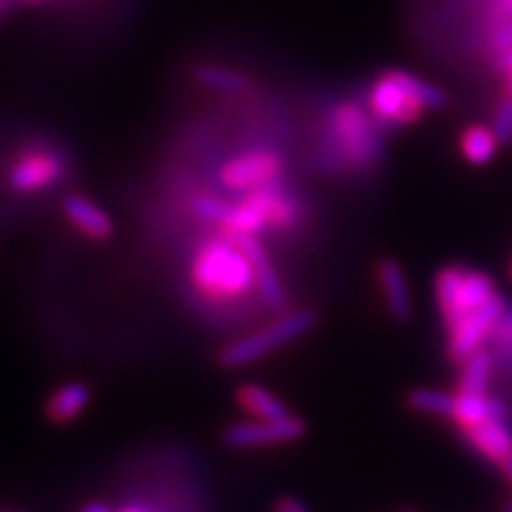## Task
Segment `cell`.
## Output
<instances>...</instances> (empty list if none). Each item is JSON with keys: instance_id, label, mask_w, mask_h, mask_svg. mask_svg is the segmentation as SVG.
<instances>
[{"instance_id": "1", "label": "cell", "mask_w": 512, "mask_h": 512, "mask_svg": "<svg viewBox=\"0 0 512 512\" xmlns=\"http://www.w3.org/2000/svg\"><path fill=\"white\" fill-rule=\"evenodd\" d=\"M434 297L448 332V356L465 361L482 349L505 316V302L494 280L482 271L448 266L434 280Z\"/></svg>"}, {"instance_id": "2", "label": "cell", "mask_w": 512, "mask_h": 512, "mask_svg": "<svg viewBox=\"0 0 512 512\" xmlns=\"http://www.w3.org/2000/svg\"><path fill=\"white\" fill-rule=\"evenodd\" d=\"M446 93L420 76L403 69H389L377 76L368 91V110L377 124L408 126L427 110L446 107Z\"/></svg>"}, {"instance_id": "3", "label": "cell", "mask_w": 512, "mask_h": 512, "mask_svg": "<svg viewBox=\"0 0 512 512\" xmlns=\"http://www.w3.org/2000/svg\"><path fill=\"white\" fill-rule=\"evenodd\" d=\"M192 280L211 299L242 297L254 283V271L247 254L233 235L211 240L192 261Z\"/></svg>"}, {"instance_id": "4", "label": "cell", "mask_w": 512, "mask_h": 512, "mask_svg": "<svg viewBox=\"0 0 512 512\" xmlns=\"http://www.w3.org/2000/svg\"><path fill=\"white\" fill-rule=\"evenodd\" d=\"M328 143L335 155L354 169L375 166L382 152L373 114L349 100L337 102L328 112Z\"/></svg>"}, {"instance_id": "5", "label": "cell", "mask_w": 512, "mask_h": 512, "mask_svg": "<svg viewBox=\"0 0 512 512\" xmlns=\"http://www.w3.org/2000/svg\"><path fill=\"white\" fill-rule=\"evenodd\" d=\"M318 316L316 311L302 309V311H290L283 313L278 320H273L268 328H261L252 332V335L238 339V342L228 344L221 351L219 361L226 368H245L249 363H256L259 358H264L273 351L287 347L292 339L306 335L316 328Z\"/></svg>"}, {"instance_id": "6", "label": "cell", "mask_w": 512, "mask_h": 512, "mask_svg": "<svg viewBox=\"0 0 512 512\" xmlns=\"http://www.w3.org/2000/svg\"><path fill=\"white\" fill-rule=\"evenodd\" d=\"M283 174V157L271 150H254L230 159L221 171V183L235 192H254L278 183Z\"/></svg>"}, {"instance_id": "7", "label": "cell", "mask_w": 512, "mask_h": 512, "mask_svg": "<svg viewBox=\"0 0 512 512\" xmlns=\"http://www.w3.org/2000/svg\"><path fill=\"white\" fill-rule=\"evenodd\" d=\"M306 434V422L297 415H287L283 420H256L238 422L223 432V441L230 448H261L280 446L299 441Z\"/></svg>"}, {"instance_id": "8", "label": "cell", "mask_w": 512, "mask_h": 512, "mask_svg": "<svg viewBox=\"0 0 512 512\" xmlns=\"http://www.w3.org/2000/svg\"><path fill=\"white\" fill-rule=\"evenodd\" d=\"M62 159L50 150H31L17 159L10 171V185L15 190L34 192L55 185L62 178Z\"/></svg>"}, {"instance_id": "9", "label": "cell", "mask_w": 512, "mask_h": 512, "mask_svg": "<svg viewBox=\"0 0 512 512\" xmlns=\"http://www.w3.org/2000/svg\"><path fill=\"white\" fill-rule=\"evenodd\" d=\"M233 238L238 240L242 252L247 254L249 264H252L254 283L259 287L261 297L266 299V304L271 306L273 311H283L287 304V297H285L283 285H280L278 273H275L271 259H268L266 249L261 247V242L256 240V235H233Z\"/></svg>"}, {"instance_id": "10", "label": "cell", "mask_w": 512, "mask_h": 512, "mask_svg": "<svg viewBox=\"0 0 512 512\" xmlns=\"http://www.w3.org/2000/svg\"><path fill=\"white\" fill-rule=\"evenodd\" d=\"M62 214L67 216V221L72 223L76 230H81L86 238L91 240H107L112 238L114 233V223L107 211L88 200V197L81 195H67L62 200Z\"/></svg>"}, {"instance_id": "11", "label": "cell", "mask_w": 512, "mask_h": 512, "mask_svg": "<svg viewBox=\"0 0 512 512\" xmlns=\"http://www.w3.org/2000/svg\"><path fill=\"white\" fill-rule=\"evenodd\" d=\"M377 278H380L384 304H387L389 316L396 323H406L413 316V299H411V287H408V278L403 273L399 261L384 259L377 266Z\"/></svg>"}, {"instance_id": "12", "label": "cell", "mask_w": 512, "mask_h": 512, "mask_svg": "<svg viewBox=\"0 0 512 512\" xmlns=\"http://www.w3.org/2000/svg\"><path fill=\"white\" fill-rule=\"evenodd\" d=\"M190 79L197 86L207 88V91L226 93V95H242L252 88V79L242 69L228 67L219 62H195L190 67Z\"/></svg>"}, {"instance_id": "13", "label": "cell", "mask_w": 512, "mask_h": 512, "mask_svg": "<svg viewBox=\"0 0 512 512\" xmlns=\"http://www.w3.org/2000/svg\"><path fill=\"white\" fill-rule=\"evenodd\" d=\"M465 437L484 458L498 465L512 456V430L505 425V420H486L482 425L465 430Z\"/></svg>"}, {"instance_id": "14", "label": "cell", "mask_w": 512, "mask_h": 512, "mask_svg": "<svg viewBox=\"0 0 512 512\" xmlns=\"http://www.w3.org/2000/svg\"><path fill=\"white\" fill-rule=\"evenodd\" d=\"M505 413L508 411L498 399H491L486 394L458 392L451 420H456L463 430H470V427L482 425L486 420H505Z\"/></svg>"}, {"instance_id": "15", "label": "cell", "mask_w": 512, "mask_h": 512, "mask_svg": "<svg viewBox=\"0 0 512 512\" xmlns=\"http://www.w3.org/2000/svg\"><path fill=\"white\" fill-rule=\"evenodd\" d=\"M88 403H91V389L83 382H69L50 396L48 418L55 425H67L86 411Z\"/></svg>"}, {"instance_id": "16", "label": "cell", "mask_w": 512, "mask_h": 512, "mask_svg": "<svg viewBox=\"0 0 512 512\" xmlns=\"http://www.w3.org/2000/svg\"><path fill=\"white\" fill-rule=\"evenodd\" d=\"M238 403L249 415L259 420H283L287 415H292L285 403L261 384H242L238 389Z\"/></svg>"}, {"instance_id": "17", "label": "cell", "mask_w": 512, "mask_h": 512, "mask_svg": "<svg viewBox=\"0 0 512 512\" xmlns=\"http://www.w3.org/2000/svg\"><path fill=\"white\" fill-rule=\"evenodd\" d=\"M498 145L501 143H498L494 128H486V126L465 128L463 138H460V152H463L467 162L475 166L489 164L491 159L496 157Z\"/></svg>"}, {"instance_id": "18", "label": "cell", "mask_w": 512, "mask_h": 512, "mask_svg": "<svg viewBox=\"0 0 512 512\" xmlns=\"http://www.w3.org/2000/svg\"><path fill=\"white\" fill-rule=\"evenodd\" d=\"M491 375V356L486 351H475L463 361V370H460V389L458 392L470 394H486V384H489Z\"/></svg>"}, {"instance_id": "19", "label": "cell", "mask_w": 512, "mask_h": 512, "mask_svg": "<svg viewBox=\"0 0 512 512\" xmlns=\"http://www.w3.org/2000/svg\"><path fill=\"white\" fill-rule=\"evenodd\" d=\"M408 403H411V408H415V411H420V413L451 418L453 403H456V394L444 392V389L420 387V389H413V392L408 394Z\"/></svg>"}, {"instance_id": "20", "label": "cell", "mask_w": 512, "mask_h": 512, "mask_svg": "<svg viewBox=\"0 0 512 512\" xmlns=\"http://www.w3.org/2000/svg\"><path fill=\"white\" fill-rule=\"evenodd\" d=\"M192 211H195L200 219L211 221V223H219V226H221L223 219H226V214H228V204L216 200V197L200 195V197H195V200H192Z\"/></svg>"}, {"instance_id": "21", "label": "cell", "mask_w": 512, "mask_h": 512, "mask_svg": "<svg viewBox=\"0 0 512 512\" xmlns=\"http://www.w3.org/2000/svg\"><path fill=\"white\" fill-rule=\"evenodd\" d=\"M494 133L498 138V143H510L512 140V98H505L498 102L496 107V114H494Z\"/></svg>"}, {"instance_id": "22", "label": "cell", "mask_w": 512, "mask_h": 512, "mask_svg": "<svg viewBox=\"0 0 512 512\" xmlns=\"http://www.w3.org/2000/svg\"><path fill=\"white\" fill-rule=\"evenodd\" d=\"M486 43H489V48L494 50L496 55L505 53V50L512 48V19L508 22L498 24V27L486 31Z\"/></svg>"}, {"instance_id": "23", "label": "cell", "mask_w": 512, "mask_h": 512, "mask_svg": "<svg viewBox=\"0 0 512 512\" xmlns=\"http://www.w3.org/2000/svg\"><path fill=\"white\" fill-rule=\"evenodd\" d=\"M57 3H76V0H0V22L15 15L19 8H48Z\"/></svg>"}, {"instance_id": "24", "label": "cell", "mask_w": 512, "mask_h": 512, "mask_svg": "<svg viewBox=\"0 0 512 512\" xmlns=\"http://www.w3.org/2000/svg\"><path fill=\"white\" fill-rule=\"evenodd\" d=\"M512 19V0H491L489 3V19L484 22L486 31L498 27V24Z\"/></svg>"}, {"instance_id": "25", "label": "cell", "mask_w": 512, "mask_h": 512, "mask_svg": "<svg viewBox=\"0 0 512 512\" xmlns=\"http://www.w3.org/2000/svg\"><path fill=\"white\" fill-rule=\"evenodd\" d=\"M494 332H496L498 344H501V347H510V344H512V318L503 316L501 323L496 325Z\"/></svg>"}, {"instance_id": "26", "label": "cell", "mask_w": 512, "mask_h": 512, "mask_svg": "<svg viewBox=\"0 0 512 512\" xmlns=\"http://www.w3.org/2000/svg\"><path fill=\"white\" fill-rule=\"evenodd\" d=\"M273 512H309V510H306L299 501H294V498H280V501L275 503Z\"/></svg>"}, {"instance_id": "27", "label": "cell", "mask_w": 512, "mask_h": 512, "mask_svg": "<svg viewBox=\"0 0 512 512\" xmlns=\"http://www.w3.org/2000/svg\"><path fill=\"white\" fill-rule=\"evenodd\" d=\"M498 67H501L503 74H510L512 72V48L498 55Z\"/></svg>"}, {"instance_id": "28", "label": "cell", "mask_w": 512, "mask_h": 512, "mask_svg": "<svg viewBox=\"0 0 512 512\" xmlns=\"http://www.w3.org/2000/svg\"><path fill=\"white\" fill-rule=\"evenodd\" d=\"M81 512H112V510L107 508V505H102V503H86L81 508Z\"/></svg>"}, {"instance_id": "29", "label": "cell", "mask_w": 512, "mask_h": 512, "mask_svg": "<svg viewBox=\"0 0 512 512\" xmlns=\"http://www.w3.org/2000/svg\"><path fill=\"white\" fill-rule=\"evenodd\" d=\"M501 467H503V475L508 477L510 482H512V456H510V458H505L503 463H501Z\"/></svg>"}, {"instance_id": "30", "label": "cell", "mask_w": 512, "mask_h": 512, "mask_svg": "<svg viewBox=\"0 0 512 512\" xmlns=\"http://www.w3.org/2000/svg\"><path fill=\"white\" fill-rule=\"evenodd\" d=\"M505 95L512 98V72L505 74Z\"/></svg>"}, {"instance_id": "31", "label": "cell", "mask_w": 512, "mask_h": 512, "mask_svg": "<svg viewBox=\"0 0 512 512\" xmlns=\"http://www.w3.org/2000/svg\"><path fill=\"white\" fill-rule=\"evenodd\" d=\"M121 512H145V510L138 508V505H128V508H124Z\"/></svg>"}, {"instance_id": "32", "label": "cell", "mask_w": 512, "mask_h": 512, "mask_svg": "<svg viewBox=\"0 0 512 512\" xmlns=\"http://www.w3.org/2000/svg\"><path fill=\"white\" fill-rule=\"evenodd\" d=\"M508 275H510V280H512V259H510V266H508Z\"/></svg>"}, {"instance_id": "33", "label": "cell", "mask_w": 512, "mask_h": 512, "mask_svg": "<svg viewBox=\"0 0 512 512\" xmlns=\"http://www.w3.org/2000/svg\"><path fill=\"white\" fill-rule=\"evenodd\" d=\"M505 512H512V501L508 503V508H505Z\"/></svg>"}]
</instances>
